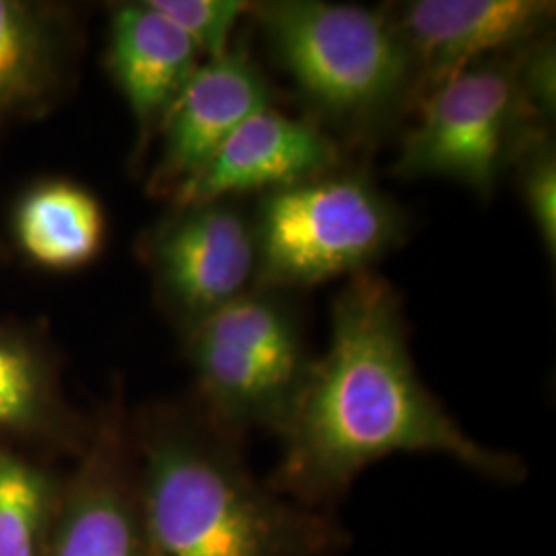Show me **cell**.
Instances as JSON below:
<instances>
[{
  "instance_id": "cell-13",
  "label": "cell",
  "mask_w": 556,
  "mask_h": 556,
  "mask_svg": "<svg viewBox=\"0 0 556 556\" xmlns=\"http://www.w3.org/2000/svg\"><path fill=\"white\" fill-rule=\"evenodd\" d=\"M89 433L66 406L59 367L46 342L0 321V445L54 441L85 447Z\"/></svg>"
},
{
  "instance_id": "cell-9",
  "label": "cell",
  "mask_w": 556,
  "mask_h": 556,
  "mask_svg": "<svg viewBox=\"0 0 556 556\" xmlns=\"http://www.w3.org/2000/svg\"><path fill=\"white\" fill-rule=\"evenodd\" d=\"M418 80V100L464 68L551 31L546 0H410L386 7Z\"/></svg>"
},
{
  "instance_id": "cell-1",
  "label": "cell",
  "mask_w": 556,
  "mask_h": 556,
  "mask_svg": "<svg viewBox=\"0 0 556 556\" xmlns=\"http://www.w3.org/2000/svg\"><path fill=\"white\" fill-rule=\"evenodd\" d=\"M278 439L266 482L326 511L365 468L396 454H439L507 484L526 477L519 457L470 438L422 383L402 298L374 270L351 277L334 299L328 349L314 357Z\"/></svg>"
},
{
  "instance_id": "cell-3",
  "label": "cell",
  "mask_w": 556,
  "mask_h": 556,
  "mask_svg": "<svg viewBox=\"0 0 556 556\" xmlns=\"http://www.w3.org/2000/svg\"><path fill=\"white\" fill-rule=\"evenodd\" d=\"M250 17L332 139L369 144L415 112L417 71L386 7L268 0L254 2Z\"/></svg>"
},
{
  "instance_id": "cell-15",
  "label": "cell",
  "mask_w": 556,
  "mask_h": 556,
  "mask_svg": "<svg viewBox=\"0 0 556 556\" xmlns=\"http://www.w3.org/2000/svg\"><path fill=\"white\" fill-rule=\"evenodd\" d=\"M15 236L27 258L41 268L71 273L98 258L105 243V215L87 188L52 179L23 194Z\"/></svg>"
},
{
  "instance_id": "cell-4",
  "label": "cell",
  "mask_w": 556,
  "mask_h": 556,
  "mask_svg": "<svg viewBox=\"0 0 556 556\" xmlns=\"http://www.w3.org/2000/svg\"><path fill=\"white\" fill-rule=\"evenodd\" d=\"M194 406L231 438H278L314 363L305 324L285 291L252 287L181 330Z\"/></svg>"
},
{
  "instance_id": "cell-7",
  "label": "cell",
  "mask_w": 556,
  "mask_h": 556,
  "mask_svg": "<svg viewBox=\"0 0 556 556\" xmlns=\"http://www.w3.org/2000/svg\"><path fill=\"white\" fill-rule=\"evenodd\" d=\"M142 258L181 330L256 287L252 213L239 199L174 211L142 239Z\"/></svg>"
},
{
  "instance_id": "cell-14",
  "label": "cell",
  "mask_w": 556,
  "mask_h": 556,
  "mask_svg": "<svg viewBox=\"0 0 556 556\" xmlns=\"http://www.w3.org/2000/svg\"><path fill=\"white\" fill-rule=\"evenodd\" d=\"M68 59V27L52 7L0 0V118L46 108L62 89Z\"/></svg>"
},
{
  "instance_id": "cell-5",
  "label": "cell",
  "mask_w": 556,
  "mask_h": 556,
  "mask_svg": "<svg viewBox=\"0 0 556 556\" xmlns=\"http://www.w3.org/2000/svg\"><path fill=\"white\" fill-rule=\"evenodd\" d=\"M250 213L256 287L285 293L371 270L410 225L376 179L346 165L260 194Z\"/></svg>"
},
{
  "instance_id": "cell-11",
  "label": "cell",
  "mask_w": 556,
  "mask_h": 556,
  "mask_svg": "<svg viewBox=\"0 0 556 556\" xmlns=\"http://www.w3.org/2000/svg\"><path fill=\"white\" fill-rule=\"evenodd\" d=\"M344 165L342 144L309 118L268 105L241 122L217 153L172 197V206L266 194Z\"/></svg>"
},
{
  "instance_id": "cell-16",
  "label": "cell",
  "mask_w": 556,
  "mask_h": 556,
  "mask_svg": "<svg viewBox=\"0 0 556 556\" xmlns=\"http://www.w3.org/2000/svg\"><path fill=\"white\" fill-rule=\"evenodd\" d=\"M59 493L46 470L0 445V556H43Z\"/></svg>"
},
{
  "instance_id": "cell-6",
  "label": "cell",
  "mask_w": 556,
  "mask_h": 556,
  "mask_svg": "<svg viewBox=\"0 0 556 556\" xmlns=\"http://www.w3.org/2000/svg\"><path fill=\"white\" fill-rule=\"evenodd\" d=\"M404 132L394 174L439 178L491 199L511 169L517 149L536 128L517 89L509 54L482 60L427 91Z\"/></svg>"
},
{
  "instance_id": "cell-8",
  "label": "cell",
  "mask_w": 556,
  "mask_h": 556,
  "mask_svg": "<svg viewBox=\"0 0 556 556\" xmlns=\"http://www.w3.org/2000/svg\"><path fill=\"white\" fill-rule=\"evenodd\" d=\"M43 556H153L142 517L132 422L119 396L101 410L75 475L60 486Z\"/></svg>"
},
{
  "instance_id": "cell-2",
  "label": "cell",
  "mask_w": 556,
  "mask_h": 556,
  "mask_svg": "<svg viewBox=\"0 0 556 556\" xmlns=\"http://www.w3.org/2000/svg\"><path fill=\"white\" fill-rule=\"evenodd\" d=\"M132 422L140 503L153 556H342L332 511L260 480L243 441L192 406H153Z\"/></svg>"
},
{
  "instance_id": "cell-12",
  "label": "cell",
  "mask_w": 556,
  "mask_h": 556,
  "mask_svg": "<svg viewBox=\"0 0 556 556\" xmlns=\"http://www.w3.org/2000/svg\"><path fill=\"white\" fill-rule=\"evenodd\" d=\"M200 62L197 46L147 0L112 9L108 66L135 118V160H142L160 135L163 119Z\"/></svg>"
},
{
  "instance_id": "cell-10",
  "label": "cell",
  "mask_w": 556,
  "mask_h": 556,
  "mask_svg": "<svg viewBox=\"0 0 556 556\" xmlns=\"http://www.w3.org/2000/svg\"><path fill=\"white\" fill-rule=\"evenodd\" d=\"M275 103V87L245 48L202 60L161 124V151L149 192L172 199L194 178L241 122Z\"/></svg>"
},
{
  "instance_id": "cell-17",
  "label": "cell",
  "mask_w": 556,
  "mask_h": 556,
  "mask_svg": "<svg viewBox=\"0 0 556 556\" xmlns=\"http://www.w3.org/2000/svg\"><path fill=\"white\" fill-rule=\"evenodd\" d=\"M523 206L548 258L556 256V151L551 128L532 130L517 149L511 169Z\"/></svg>"
},
{
  "instance_id": "cell-19",
  "label": "cell",
  "mask_w": 556,
  "mask_h": 556,
  "mask_svg": "<svg viewBox=\"0 0 556 556\" xmlns=\"http://www.w3.org/2000/svg\"><path fill=\"white\" fill-rule=\"evenodd\" d=\"M517 89L534 118L553 124L556 110V48L553 34L523 43L509 52Z\"/></svg>"
},
{
  "instance_id": "cell-18",
  "label": "cell",
  "mask_w": 556,
  "mask_h": 556,
  "mask_svg": "<svg viewBox=\"0 0 556 556\" xmlns=\"http://www.w3.org/2000/svg\"><path fill=\"white\" fill-rule=\"evenodd\" d=\"M147 4L181 29L202 60L229 52L239 21L254 9V2L245 0H147Z\"/></svg>"
}]
</instances>
